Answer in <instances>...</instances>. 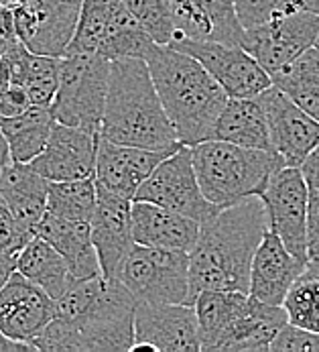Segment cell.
<instances>
[{
	"mask_svg": "<svg viewBox=\"0 0 319 352\" xmlns=\"http://www.w3.org/2000/svg\"><path fill=\"white\" fill-rule=\"evenodd\" d=\"M318 35V14L297 6L263 27L244 31L242 47L255 55L270 76H274L301 53L314 47Z\"/></svg>",
	"mask_w": 319,
	"mask_h": 352,
	"instance_id": "4fadbf2b",
	"label": "cell"
},
{
	"mask_svg": "<svg viewBox=\"0 0 319 352\" xmlns=\"http://www.w3.org/2000/svg\"><path fill=\"white\" fill-rule=\"evenodd\" d=\"M82 0H23L12 6L19 41L37 55L63 57L78 29Z\"/></svg>",
	"mask_w": 319,
	"mask_h": 352,
	"instance_id": "8fae6325",
	"label": "cell"
},
{
	"mask_svg": "<svg viewBox=\"0 0 319 352\" xmlns=\"http://www.w3.org/2000/svg\"><path fill=\"white\" fill-rule=\"evenodd\" d=\"M266 208L268 230H272L283 245L301 258L307 254V208L309 186L301 167H279L259 194Z\"/></svg>",
	"mask_w": 319,
	"mask_h": 352,
	"instance_id": "30bf717a",
	"label": "cell"
},
{
	"mask_svg": "<svg viewBox=\"0 0 319 352\" xmlns=\"http://www.w3.org/2000/svg\"><path fill=\"white\" fill-rule=\"evenodd\" d=\"M171 47L196 57L230 98H255L272 86V78L242 45L179 39Z\"/></svg>",
	"mask_w": 319,
	"mask_h": 352,
	"instance_id": "7c38bea8",
	"label": "cell"
},
{
	"mask_svg": "<svg viewBox=\"0 0 319 352\" xmlns=\"http://www.w3.org/2000/svg\"><path fill=\"white\" fill-rule=\"evenodd\" d=\"M301 173H303L309 190H319V145L301 163Z\"/></svg>",
	"mask_w": 319,
	"mask_h": 352,
	"instance_id": "60d3db41",
	"label": "cell"
},
{
	"mask_svg": "<svg viewBox=\"0 0 319 352\" xmlns=\"http://www.w3.org/2000/svg\"><path fill=\"white\" fill-rule=\"evenodd\" d=\"M8 161H10L8 143H6V139H4V135H2V131H0V173L4 171V167L8 165Z\"/></svg>",
	"mask_w": 319,
	"mask_h": 352,
	"instance_id": "f6af8a7d",
	"label": "cell"
},
{
	"mask_svg": "<svg viewBox=\"0 0 319 352\" xmlns=\"http://www.w3.org/2000/svg\"><path fill=\"white\" fill-rule=\"evenodd\" d=\"M98 201V190L94 177L69 179V182H49L47 192V212L69 220L92 218Z\"/></svg>",
	"mask_w": 319,
	"mask_h": 352,
	"instance_id": "d6a6232c",
	"label": "cell"
},
{
	"mask_svg": "<svg viewBox=\"0 0 319 352\" xmlns=\"http://www.w3.org/2000/svg\"><path fill=\"white\" fill-rule=\"evenodd\" d=\"M100 139L157 151L181 147L143 57H120L110 61V84Z\"/></svg>",
	"mask_w": 319,
	"mask_h": 352,
	"instance_id": "277c9868",
	"label": "cell"
},
{
	"mask_svg": "<svg viewBox=\"0 0 319 352\" xmlns=\"http://www.w3.org/2000/svg\"><path fill=\"white\" fill-rule=\"evenodd\" d=\"M134 351L200 352L196 307L189 303H137Z\"/></svg>",
	"mask_w": 319,
	"mask_h": 352,
	"instance_id": "5bb4252c",
	"label": "cell"
},
{
	"mask_svg": "<svg viewBox=\"0 0 319 352\" xmlns=\"http://www.w3.org/2000/svg\"><path fill=\"white\" fill-rule=\"evenodd\" d=\"M55 122L49 106H31L16 116H0V131L8 143L10 159L31 163L45 149Z\"/></svg>",
	"mask_w": 319,
	"mask_h": 352,
	"instance_id": "4316f807",
	"label": "cell"
},
{
	"mask_svg": "<svg viewBox=\"0 0 319 352\" xmlns=\"http://www.w3.org/2000/svg\"><path fill=\"white\" fill-rule=\"evenodd\" d=\"M33 102L29 98L27 90L19 84H12L2 96H0V116H16L29 110Z\"/></svg>",
	"mask_w": 319,
	"mask_h": 352,
	"instance_id": "74e56055",
	"label": "cell"
},
{
	"mask_svg": "<svg viewBox=\"0 0 319 352\" xmlns=\"http://www.w3.org/2000/svg\"><path fill=\"white\" fill-rule=\"evenodd\" d=\"M248 302V294L228 292V289H206L196 296V314L202 351L213 352L222 334L240 316Z\"/></svg>",
	"mask_w": 319,
	"mask_h": 352,
	"instance_id": "f546056e",
	"label": "cell"
},
{
	"mask_svg": "<svg viewBox=\"0 0 319 352\" xmlns=\"http://www.w3.org/2000/svg\"><path fill=\"white\" fill-rule=\"evenodd\" d=\"M16 258H19L16 251H0V289L16 271Z\"/></svg>",
	"mask_w": 319,
	"mask_h": 352,
	"instance_id": "b9f144b4",
	"label": "cell"
},
{
	"mask_svg": "<svg viewBox=\"0 0 319 352\" xmlns=\"http://www.w3.org/2000/svg\"><path fill=\"white\" fill-rule=\"evenodd\" d=\"M173 151L116 145L106 139H100L96 171H94L96 190L118 196V198L134 200V194L143 186V182L151 175V171L161 161Z\"/></svg>",
	"mask_w": 319,
	"mask_h": 352,
	"instance_id": "ac0fdd59",
	"label": "cell"
},
{
	"mask_svg": "<svg viewBox=\"0 0 319 352\" xmlns=\"http://www.w3.org/2000/svg\"><path fill=\"white\" fill-rule=\"evenodd\" d=\"M307 254L319 258V190H309V208H307Z\"/></svg>",
	"mask_w": 319,
	"mask_h": 352,
	"instance_id": "f35d334b",
	"label": "cell"
},
{
	"mask_svg": "<svg viewBox=\"0 0 319 352\" xmlns=\"http://www.w3.org/2000/svg\"><path fill=\"white\" fill-rule=\"evenodd\" d=\"M130 14L159 45H171L177 37L175 0H122Z\"/></svg>",
	"mask_w": 319,
	"mask_h": 352,
	"instance_id": "836d02e7",
	"label": "cell"
},
{
	"mask_svg": "<svg viewBox=\"0 0 319 352\" xmlns=\"http://www.w3.org/2000/svg\"><path fill=\"white\" fill-rule=\"evenodd\" d=\"M132 236L137 245L189 252L200 236V222L151 201H132Z\"/></svg>",
	"mask_w": 319,
	"mask_h": 352,
	"instance_id": "7402d4cb",
	"label": "cell"
},
{
	"mask_svg": "<svg viewBox=\"0 0 319 352\" xmlns=\"http://www.w3.org/2000/svg\"><path fill=\"white\" fill-rule=\"evenodd\" d=\"M272 352H319V332L299 328L295 324H287L272 338Z\"/></svg>",
	"mask_w": 319,
	"mask_h": 352,
	"instance_id": "d590c367",
	"label": "cell"
},
{
	"mask_svg": "<svg viewBox=\"0 0 319 352\" xmlns=\"http://www.w3.org/2000/svg\"><path fill=\"white\" fill-rule=\"evenodd\" d=\"M49 179H45L31 163L8 161L0 173V196L12 210L21 228L35 236L39 222L47 212Z\"/></svg>",
	"mask_w": 319,
	"mask_h": 352,
	"instance_id": "cb8c5ba5",
	"label": "cell"
},
{
	"mask_svg": "<svg viewBox=\"0 0 319 352\" xmlns=\"http://www.w3.org/2000/svg\"><path fill=\"white\" fill-rule=\"evenodd\" d=\"M35 236L45 239L65 258L73 279H90L102 275L88 220H69L45 212L35 230Z\"/></svg>",
	"mask_w": 319,
	"mask_h": 352,
	"instance_id": "603a6c76",
	"label": "cell"
},
{
	"mask_svg": "<svg viewBox=\"0 0 319 352\" xmlns=\"http://www.w3.org/2000/svg\"><path fill=\"white\" fill-rule=\"evenodd\" d=\"M54 316V298L19 271L0 289V332L16 342L33 346Z\"/></svg>",
	"mask_w": 319,
	"mask_h": 352,
	"instance_id": "2e32d148",
	"label": "cell"
},
{
	"mask_svg": "<svg viewBox=\"0 0 319 352\" xmlns=\"http://www.w3.org/2000/svg\"><path fill=\"white\" fill-rule=\"evenodd\" d=\"M132 201L157 204L183 216H189L200 224L220 210L204 196L193 169L191 147L187 145H181L161 161L137 190Z\"/></svg>",
	"mask_w": 319,
	"mask_h": 352,
	"instance_id": "9c48e42d",
	"label": "cell"
},
{
	"mask_svg": "<svg viewBox=\"0 0 319 352\" xmlns=\"http://www.w3.org/2000/svg\"><path fill=\"white\" fill-rule=\"evenodd\" d=\"M212 139L228 141L248 149L272 151L266 114L259 96L255 98H228L220 112ZM274 153V151H272Z\"/></svg>",
	"mask_w": 319,
	"mask_h": 352,
	"instance_id": "484cf974",
	"label": "cell"
},
{
	"mask_svg": "<svg viewBox=\"0 0 319 352\" xmlns=\"http://www.w3.org/2000/svg\"><path fill=\"white\" fill-rule=\"evenodd\" d=\"M299 8H305L319 16V0H293Z\"/></svg>",
	"mask_w": 319,
	"mask_h": 352,
	"instance_id": "bcb514c9",
	"label": "cell"
},
{
	"mask_svg": "<svg viewBox=\"0 0 319 352\" xmlns=\"http://www.w3.org/2000/svg\"><path fill=\"white\" fill-rule=\"evenodd\" d=\"M10 59L12 84L27 90L33 106H49L55 100L59 84V61L61 57L37 55L27 50L21 41L4 53Z\"/></svg>",
	"mask_w": 319,
	"mask_h": 352,
	"instance_id": "83f0119b",
	"label": "cell"
},
{
	"mask_svg": "<svg viewBox=\"0 0 319 352\" xmlns=\"http://www.w3.org/2000/svg\"><path fill=\"white\" fill-rule=\"evenodd\" d=\"M316 47L319 50V35H318V39H316Z\"/></svg>",
	"mask_w": 319,
	"mask_h": 352,
	"instance_id": "c3c4849f",
	"label": "cell"
},
{
	"mask_svg": "<svg viewBox=\"0 0 319 352\" xmlns=\"http://www.w3.org/2000/svg\"><path fill=\"white\" fill-rule=\"evenodd\" d=\"M6 351H35V349H33V346H29V344L16 342V340H12V338L4 336V334L0 332V352H6Z\"/></svg>",
	"mask_w": 319,
	"mask_h": 352,
	"instance_id": "ee69618b",
	"label": "cell"
},
{
	"mask_svg": "<svg viewBox=\"0 0 319 352\" xmlns=\"http://www.w3.org/2000/svg\"><path fill=\"white\" fill-rule=\"evenodd\" d=\"M305 265L307 258L293 254L272 230H266L252 258L248 296L270 305H283Z\"/></svg>",
	"mask_w": 319,
	"mask_h": 352,
	"instance_id": "ffe728a7",
	"label": "cell"
},
{
	"mask_svg": "<svg viewBox=\"0 0 319 352\" xmlns=\"http://www.w3.org/2000/svg\"><path fill=\"white\" fill-rule=\"evenodd\" d=\"M270 78L272 86L283 90L291 100L319 120V50L316 45Z\"/></svg>",
	"mask_w": 319,
	"mask_h": 352,
	"instance_id": "4dcf8cb0",
	"label": "cell"
},
{
	"mask_svg": "<svg viewBox=\"0 0 319 352\" xmlns=\"http://www.w3.org/2000/svg\"><path fill=\"white\" fill-rule=\"evenodd\" d=\"M283 307L289 324L319 332V258H307L305 269L291 285Z\"/></svg>",
	"mask_w": 319,
	"mask_h": 352,
	"instance_id": "1f68e13d",
	"label": "cell"
},
{
	"mask_svg": "<svg viewBox=\"0 0 319 352\" xmlns=\"http://www.w3.org/2000/svg\"><path fill=\"white\" fill-rule=\"evenodd\" d=\"M16 271L47 292L54 300H59L73 281L65 258L41 236H33L19 252Z\"/></svg>",
	"mask_w": 319,
	"mask_h": 352,
	"instance_id": "f1b7e54d",
	"label": "cell"
},
{
	"mask_svg": "<svg viewBox=\"0 0 319 352\" xmlns=\"http://www.w3.org/2000/svg\"><path fill=\"white\" fill-rule=\"evenodd\" d=\"M153 43L122 0H82L78 29L67 53H94L110 61L120 57L145 59Z\"/></svg>",
	"mask_w": 319,
	"mask_h": 352,
	"instance_id": "52a82bcc",
	"label": "cell"
},
{
	"mask_svg": "<svg viewBox=\"0 0 319 352\" xmlns=\"http://www.w3.org/2000/svg\"><path fill=\"white\" fill-rule=\"evenodd\" d=\"M92 243L98 252L102 275L118 279V271L134 249L132 200L98 192L96 210L90 218Z\"/></svg>",
	"mask_w": 319,
	"mask_h": 352,
	"instance_id": "d6986e66",
	"label": "cell"
},
{
	"mask_svg": "<svg viewBox=\"0 0 319 352\" xmlns=\"http://www.w3.org/2000/svg\"><path fill=\"white\" fill-rule=\"evenodd\" d=\"M259 100L265 108L272 151L285 165L301 167L307 155L319 145V120L276 86L266 88L259 94Z\"/></svg>",
	"mask_w": 319,
	"mask_h": 352,
	"instance_id": "9a60e30c",
	"label": "cell"
},
{
	"mask_svg": "<svg viewBox=\"0 0 319 352\" xmlns=\"http://www.w3.org/2000/svg\"><path fill=\"white\" fill-rule=\"evenodd\" d=\"M266 230V208L259 196L220 208L204 220L189 251V303L206 289L248 294L252 258Z\"/></svg>",
	"mask_w": 319,
	"mask_h": 352,
	"instance_id": "7a4b0ae2",
	"label": "cell"
},
{
	"mask_svg": "<svg viewBox=\"0 0 319 352\" xmlns=\"http://www.w3.org/2000/svg\"><path fill=\"white\" fill-rule=\"evenodd\" d=\"M0 2H2L4 6H10V8H12V6H16V4L23 2V0H0Z\"/></svg>",
	"mask_w": 319,
	"mask_h": 352,
	"instance_id": "7dc6e473",
	"label": "cell"
},
{
	"mask_svg": "<svg viewBox=\"0 0 319 352\" xmlns=\"http://www.w3.org/2000/svg\"><path fill=\"white\" fill-rule=\"evenodd\" d=\"M175 41L196 39L242 45L244 39L234 0H175Z\"/></svg>",
	"mask_w": 319,
	"mask_h": 352,
	"instance_id": "44dd1931",
	"label": "cell"
},
{
	"mask_svg": "<svg viewBox=\"0 0 319 352\" xmlns=\"http://www.w3.org/2000/svg\"><path fill=\"white\" fill-rule=\"evenodd\" d=\"M236 16L244 31L263 27L266 23L297 8L293 0H234Z\"/></svg>",
	"mask_w": 319,
	"mask_h": 352,
	"instance_id": "e575fe53",
	"label": "cell"
},
{
	"mask_svg": "<svg viewBox=\"0 0 319 352\" xmlns=\"http://www.w3.org/2000/svg\"><path fill=\"white\" fill-rule=\"evenodd\" d=\"M145 61L179 143L193 147L212 139L215 120L230 98L212 74L196 57L171 45L153 43Z\"/></svg>",
	"mask_w": 319,
	"mask_h": 352,
	"instance_id": "3957f363",
	"label": "cell"
},
{
	"mask_svg": "<svg viewBox=\"0 0 319 352\" xmlns=\"http://www.w3.org/2000/svg\"><path fill=\"white\" fill-rule=\"evenodd\" d=\"M191 159L204 196L217 208L259 196L268 177L285 165L276 153L248 149L217 139L193 145Z\"/></svg>",
	"mask_w": 319,
	"mask_h": 352,
	"instance_id": "5b68a950",
	"label": "cell"
},
{
	"mask_svg": "<svg viewBox=\"0 0 319 352\" xmlns=\"http://www.w3.org/2000/svg\"><path fill=\"white\" fill-rule=\"evenodd\" d=\"M12 86V67H10V59L0 53V96Z\"/></svg>",
	"mask_w": 319,
	"mask_h": 352,
	"instance_id": "7bdbcfd3",
	"label": "cell"
},
{
	"mask_svg": "<svg viewBox=\"0 0 319 352\" xmlns=\"http://www.w3.org/2000/svg\"><path fill=\"white\" fill-rule=\"evenodd\" d=\"M118 279L139 303H189V252L134 245Z\"/></svg>",
	"mask_w": 319,
	"mask_h": 352,
	"instance_id": "ba28073f",
	"label": "cell"
},
{
	"mask_svg": "<svg viewBox=\"0 0 319 352\" xmlns=\"http://www.w3.org/2000/svg\"><path fill=\"white\" fill-rule=\"evenodd\" d=\"M289 324L283 305H270L248 296L240 316L222 334L213 352H259L268 351L272 338Z\"/></svg>",
	"mask_w": 319,
	"mask_h": 352,
	"instance_id": "d4e9b609",
	"label": "cell"
},
{
	"mask_svg": "<svg viewBox=\"0 0 319 352\" xmlns=\"http://www.w3.org/2000/svg\"><path fill=\"white\" fill-rule=\"evenodd\" d=\"M110 84V59L94 53H67L59 61V84L51 104L55 120L100 135Z\"/></svg>",
	"mask_w": 319,
	"mask_h": 352,
	"instance_id": "8992f818",
	"label": "cell"
},
{
	"mask_svg": "<svg viewBox=\"0 0 319 352\" xmlns=\"http://www.w3.org/2000/svg\"><path fill=\"white\" fill-rule=\"evenodd\" d=\"M137 300L120 279H73L55 300V316L33 342L43 352H130Z\"/></svg>",
	"mask_w": 319,
	"mask_h": 352,
	"instance_id": "6da1fadb",
	"label": "cell"
},
{
	"mask_svg": "<svg viewBox=\"0 0 319 352\" xmlns=\"http://www.w3.org/2000/svg\"><path fill=\"white\" fill-rule=\"evenodd\" d=\"M31 239L33 236L21 228L12 210L8 208L6 200L0 196V251L21 252Z\"/></svg>",
	"mask_w": 319,
	"mask_h": 352,
	"instance_id": "8d00e7d4",
	"label": "cell"
},
{
	"mask_svg": "<svg viewBox=\"0 0 319 352\" xmlns=\"http://www.w3.org/2000/svg\"><path fill=\"white\" fill-rule=\"evenodd\" d=\"M19 43L16 31H14V16L12 8L4 6L0 2V53H6Z\"/></svg>",
	"mask_w": 319,
	"mask_h": 352,
	"instance_id": "ab89813d",
	"label": "cell"
},
{
	"mask_svg": "<svg viewBox=\"0 0 319 352\" xmlns=\"http://www.w3.org/2000/svg\"><path fill=\"white\" fill-rule=\"evenodd\" d=\"M98 143V133L55 122L45 149L31 161V165L49 182L94 177Z\"/></svg>",
	"mask_w": 319,
	"mask_h": 352,
	"instance_id": "e0dca14e",
	"label": "cell"
}]
</instances>
